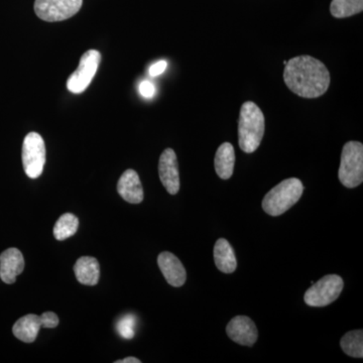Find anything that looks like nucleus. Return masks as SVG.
Wrapping results in <instances>:
<instances>
[{
    "mask_svg": "<svg viewBox=\"0 0 363 363\" xmlns=\"http://www.w3.org/2000/svg\"><path fill=\"white\" fill-rule=\"evenodd\" d=\"M284 80L289 89L303 98L322 96L330 85V73L318 59L298 56L286 61Z\"/></svg>",
    "mask_w": 363,
    "mask_h": 363,
    "instance_id": "f257e3e1",
    "label": "nucleus"
},
{
    "mask_svg": "<svg viewBox=\"0 0 363 363\" xmlns=\"http://www.w3.org/2000/svg\"><path fill=\"white\" fill-rule=\"evenodd\" d=\"M264 135V116L252 101L242 104L238 119V143L247 154L259 149Z\"/></svg>",
    "mask_w": 363,
    "mask_h": 363,
    "instance_id": "f03ea898",
    "label": "nucleus"
},
{
    "mask_svg": "<svg viewBox=\"0 0 363 363\" xmlns=\"http://www.w3.org/2000/svg\"><path fill=\"white\" fill-rule=\"evenodd\" d=\"M304 186L297 178L284 180L272 189L262 200V209L271 216H279L293 207L302 197Z\"/></svg>",
    "mask_w": 363,
    "mask_h": 363,
    "instance_id": "7ed1b4c3",
    "label": "nucleus"
},
{
    "mask_svg": "<svg viewBox=\"0 0 363 363\" xmlns=\"http://www.w3.org/2000/svg\"><path fill=\"white\" fill-rule=\"evenodd\" d=\"M339 181L346 188H357L363 182V145L359 142H348L341 154Z\"/></svg>",
    "mask_w": 363,
    "mask_h": 363,
    "instance_id": "20e7f679",
    "label": "nucleus"
},
{
    "mask_svg": "<svg viewBox=\"0 0 363 363\" xmlns=\"http://www.w3.org/2000/svg\"><path fill=\"white\" fill-rule=\"evenodd\" d=\"M343 279L337 274H328L310 286L305 294V303L311 307H325L337 300L343 291Z\"/></svg>",
    "mask_w": 363,
    "mask_h": 363,
    "instance_id": "39448f33",
    "label": "nucleus"
},
{
    "mask_svg": "<svg viewBox=\"0 0 363 363\" xmlns=\"http://www.w3.org/2000/svg\"><path fill=\"white\" fill-rule=\"evenodd\" d=\"M45 164V145L42 136L30 133L23 145V164L26 176L30 179L39 178Z\"/></svg>",
    "mask_w": 363,
    "mask_h": 363,
    "instance_id": "423d86ee",
    "label": "nucleus"
},
{
    "mask_svg": "<svg viewBox=\"0 0 363 363\" xmlns=\"http://www.w3.org/2000/svg\"><path fill=\"white\" fill-rule=\"evenodd\" d=\"M82 4L83 0H35L33 7L40 20L56 23L75 16Z\"/></svg>",
    "mask_w": 363,
    "mask_h": 363,
    "instance_id": "0eeeda50",
    "label": "nucleus"
},
{
    "mask_svg": "<svg viewBox=\"0 0 363 363\" xmlns=\"http://www.w3.org/2000/svg\"><path fill=\"white\" fill-rule=\"evenodd\" d=\"M101 61V55L96 50H89L81 57L77 70L67 81V88L72 93L80 94L87 89Z\"/></svg>",
    "mask_w": 363,
    "mask_h": 363,
    "instance_id": "6e6552de",
    "label": "nucleus"
},
{
    "mask_svg": "<svg viewBox=\"0 0 363 363\" xmlns=\"http://www.w3.org/2000/svg\"><path fill=\"white\" fill-rule=\"evenodd\" d=\"M159 175L162 185L169 194L176 195L180 190V174L174 150L167 149L162 152L159 162Z\"/></svg>",
    "mask_w": 363,
    "mask_h": 363,
    "instance_id": "1a4fd4ad",
    "label": "nucleus"
},
{
    "mask_svg": "<svg viewBox=\"0 0 363 363\" xmlns=\"http://www.w3.org/2000/svg\"><path fill=\"white\" fill-rule=\"evenodd\" d=\"M228 337L240 345L252 346L259 338V331L255 322L247 316H236L226 327Z\"/></svg>",
    "mask_w": 363,
    "mask_h": 363,
    "instance_id": "9d476101",
    "label": "nucleus"
},
{
    "mask_svg": "<svg viewBox=\"0 0 363 363\" xmlns=\"http://www.w3.org/2000/svg\"><path fill=\"white\" fill-rule=\"evenodd\" d=\"M157 264L169 285L179 288L186 283L187 272L181 260L173 253L162 252L157 257Z\"/></svg>",
    "mask_w": 363,
    "mask_h": 363,
    "instance_id": "9b49d317",
    "label": "nucleus"
},
{
    "mask_svg": "<svg viewBox=\"0 0 363 363\" xmlns=\"http://www.w3.org/2000/svg\"><path fill=\"white\" fill-rule=\"evenodd\" d=\"M25 269V259L18 248H9L0 255V279L11 285Z\"/></svg>",
    "mask_w": 363,
    "mask_h": 363,
    "instance_id": "f8f14e48",
    "label": "nucleus"
},
{
    "mask_svg": "<svg viewBox=\"0 0 363 363\" xmlns=\"http://www.w3.org/2000/svg\"><path fill=\"white\" fill-rule=\"evenodd\" d=\"M117 192L131 204H140L143 200L142 182L138 173L133 169H126L117 184Z\"/></svg>",
    "mask_w": 363,
    "mask_h": 363,
    "instance_id": "ddd939ff",
    "label": "nucleus"
},
{
    "mask_svg": "<svg viewBox=\"0 0 363 363\" xmlns=\"http://www.w3.org/2000/svg\"><path fill=\"white\" fill-rule=\"evenodd\" d=\"M214 262L217 269L224 274H233L238 267L235 252L230 243L224 238H219L214 245Z\"/></svg>",
    "mask_w": 363,
    "mask_h": 363,
    "instance_id": "4468645a",
    "label": "nucleus"
},
{
    "mask_svg": "<svg viewBox=\"0 0 363 363\" xmlns=\"http://www.w3.org/2000/svg\"><path fill=\"white\" fill-rule=\"evenodd\" d=\"M43 328L42 319L38 315L30 314L21 317L13 325V335L25 343H33Z\"/></svg>",
    "mask_w": 363,
    "mask_h": 363,
    "instance_id": "2eb2a0df",
    "label": "nucleus"
},
{
    "mask_svg": "<svg viewBox=\"0 0 363 363\" xmlns=\"http://www.w3.org/2000/svg\"><path fill=\"white\" fill-rule=\"evenodd\" d=\"M235 152L230 143H222L215 155L214 166L217 175L222 180H228L233 175Z\"/></svg>",
    "mask_w": 363,
    "mask_h": 363,
    "instance_id": "dca6fc26",
    "label": "nucleus"
},
{
    "mask_svg": "<svg viewBox=\"0 0 363 363\" xmlns=\"http://www.w3.org/2000/svg\"><path fill=\"white\" fill-rule=\"evenodd\" d=\"M79 283L85 286L97 285L100 278V266L98 260L92 257H80L74 267Z\"/></svg>",
    "mask_w": 363,
    "mask_h": 363,
    "instance_id": "f3484780",
    "label": "nucleus"
},
{
    "mask_svg": "<svg viewBox=\"0 0 363 363\" xmlns=\"http://www.w3.org/2000/svg\"><path fill=\"white\" fill-rule=\"evenodd\" d=\"M363 0H332L330 11L336 18H345L362 13Z\"/></svg>",
    "mask_w": 363,
    "mask_h": 363,
    "instance_id": "a211bd4d",
    "label": "nucleus"
},
{
    "mask_svg": "<svg viewBox=\"0 0 363 363\" xmlns=\"http://www.w3.org/2000/svg\"><path fill=\"white\" fill-rule=\"evenodd\" d=\"M340 346L346 354L351 357H363V332L353 330L348 332L341 338Z\"/></svg>",
    "mask_w": 363,
    "mask_h": 363,
    "instance_id": "6ab92c4d",
    "label": "nucleus"
},
{
    "mask_svg": "<svg viewBox=\"0 0 363 363\" xmlns=\"http://www.w3.org/2000/svg\"><path fill=\"white\" fill-rule=\"evenodd\" d=\"M79 220L75 215L65 213L62 215L54 227V236L57 240H65L77 233Z\"/></svg>",
    "mask_w": 363,
    "mask_h": 363,
    "instance_id": "aec40b11",
    "label": "nucleus"
},
{
    "mask_svg": "<svg viewBox=\"0 0 363 363\" xmlns=\"http://www.w3.org/2000/svg\"><path fill=\"white\" fill-rule=\"evenodd\" d=\"M136 318L133 315L128 314L119 319L116 323V331L124 339L135 337Z\"/></svg>",
    "mask_w": 363,
    "mask_h": 363,
    "instance_id": "412c9836",
    "label": "nucleus"
},
{
    "mask_svg": "<svg viewBox=\"0 0 363 363\" xmlns=\"http://www.w3.org/2000/svg\"><path fill=\"white\" fill-rule=\"evenodd\" d=\"M43 328H56L60 323L59 317L54 312L43 313L42 316Z\"/></svg>",
    "mask_w": 363,
    "mask_h": 363,
    "instance_id": "4be33fe9",
    "label": "nucleus"
},
{
    "mask_svg": "<svg viewBox=\"0 0 363 363\" xmlns=\"http://www.w3.org/2000/svg\"><path fill=\"white\" fill-rule=\"evenodd\" d=\"M138 90H140V95L143 98H147V99H150L156 94V87L150 81H143L140 87H138Z\"/></svg>",
    "mask_w": 363,
    "mask_h": 363,
    "instance_id": "5701e85b",
    "label": "nucleus"
},
{
    "mask_svg": "<svg viewBox=\"0 0 363 363\" xmlns=\"http://www.w3.org/2000/svg\"><path fill=\"white\" fill-rule=\"evenodd\" d=\"M167 67H168V63L164 61V60L157 62L156 64L150 66L149 74L152 77H157V76L161 75V74L166 71Z\"/></svg>",
    "mask_w": 363,
    "mask_h": 363,
    "instance_id": "b1692460",
    "label": "nucleus"
},
{
    "mask_svg": "<svg viewBox=\"0 0 363 363\" xmlns=\"http://www.w3.org/2000/svg\"><path fill=\"white\" fill-rule=\"evenodd\" d=\"M140 359L135 357H126L124 359L117 360L116 363H140Z\"/></svg>",
    "mask_w": 363,
    "mask_h": 363,
    "instance_id": "393cba45",
    "label": "nucleus"
}]
</instances>
